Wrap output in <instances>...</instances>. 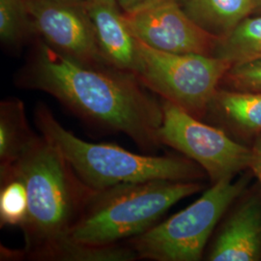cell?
<instances>
[{"instance_id":"6da1fadb","label":"cell","mask_w":261,"mask_h":261,"mask_svg":"<svg viewBox=\"0 0 261 261\" xmlns=\"http://www.w3.org/2000/svg\"><path fill=\"white\" fill-rule=\"evenodd\" d=\"M20 87L51 95L85 121L120 132L140 148L161 146L162 103L139 79L111 66L84 65L39 42L17 79Z\"/></svg>"},{"instance_id":"7a4b0ae2","label":"cell","mask_w":261,"mask_h":261,"mask_svg":"<svg viewBox=\"0 0 261 261\" xmlns=\"http://www.w3.org/2000/svg\"><path fill=\"white\" fill-rule=\"evenodd\" d=\"M8 167L19 174L28 190V218L20 228L25 258L56 260L71 240V230L94 190L84 184L42 135H37Z\"/></svg>"},{"instance_id":"3957f363","label":"cell","mask_w":261,"mask_h":261,"mask_svg":"<svg viewBox=\"0 0 261 261\" xmlns=\"http://www.w3.org/2000/svg\"><path fill=\"white\" fill-rule=\"evenodd\" d=\"M33 114L40 134L62 154L84 184L95 191L149 180L199 181L206 175L187 157L140 155L115 144L81 140L65 129L44 103H38Z\"/></svg>"},{"instance_id":"277c9868","label":"cell","mask_w":261,"mask_h":261,"mask_svg":"<svg viewBox=\"0 0 261 261\" xmlns=\"http://www.w3.org/2000/svg\"><path fill=\"white\" fill-rule=\"evenodd\" d=\"M202 188L198 181L149 180L94 190L70 238L94 246L128 241L158 224L172 206Z\"/></svg>"},{"instance_id":"5b68a950","label":"cell","mask_w":261,"mask_h":261,"mask_svg":"<svg viewBox=\"0 0 261 261\" xmlns=\"http://www.w3.org/2000/svg\"><path fill=\"white\" fill-rule=\"evenodd\" d=\"M233 178L212 184L194 203L126 243L139 259L200 260L215 227L247 188L248 176Z\"/></svg>"},{"instance_id":"8992f818","label":"cell","mask_w":261,"mask_h":261,"mask_svg":"<svg viewBox=\"0 0 261 261\" xmlns=\"http://www.w3.org/2000/svg\"><path fill=\"white\" fill-rule=\"evenodd\" d=\"M231 66L217 56L163 51L138 40L135 75L140 83L201 120Z\"/></svg>"},{"instance_id":"52a82bcc","label":"cell","mask_w":261,"mask_h":261,"mask_svg":"<svg viewBox=\"0 0 261 261\" xmlns=\"http://www.w3.org/2000/svg\"><path fill=\"white\" fill-rule=\"evenodd\" d=\"M163 122L159 140L194 161L211 183L235 177L250 168L252 148L232 139L225 130L204 123L176 105L162 101Z\"/></svg>"},{"instance_id":"ba28073f","label":"cell","mask_w":261,"mask_h":261,"mask_svg":"<svg viewBox=\"0 0 261 261\" xmlns=\"http://www.w3.org/2000/svg\"><path fill=\"white\" fill-rule=\"evenodd\" d=\"M33 31L58 53L82 64L109 66L98 47L85 0H25Z\"/></svg>"},{"instance_id":"9c48e42d","label":"cell","mask_w":261,"mask_h":261,"mask_svg":"<svg viewBox=\"0 0 261 261\" xmlns=\"http://www.w3.org/2000/svg\"><path fill=\"white\" fill-rule=\"evenodd\" d=\"M126 19L135 37L163 51L214 56L220 41L197 25L176 0H160Z\"/></svg>"},{"instance_id":"30bf717a","label":"cell","mask_w":261,"mask_h":261,"mask_svg":"<svg viewBox=\"0 0 261 261\" xmlns=\"http://www.w3.org/2000/svg\"><path fill=\"white\" fill-rule=\"evenodd\" d=\"M98 47L105 62L135 75L138 39L116 0H85Z\"/></svg>"},{"instance_id":"8fae6325","label":"cell","mask_w":261,"mask_h":261,"mask_svg":"<svg viewBox=\"0 0 261 261\" xmlns=\"http://www.w3.org/2000/svg\"><path fill=\"white\" fill-rule=\"evenodd\" d=\"M261 259V199L250 196L225 220L207 255L210 261Z\"/></svg>"},{"instance_id":"7c38bea8","label":"cell","mask_w":261,"mask_h":261,"mask_svg":"<svg viewBox=\"0 0 261 261\" xmlns=\"http://www.w3.org/2000/svg\"><path fill=\"white\" fill-rule=\"evenodd\" d=\"M204 119L234 137L254 140L261 134V92H241L220 87Z\"/></svg>"},{"instance_id":"4fadbf2b","label":"cell","mask_w":261,"mask_h":261,"mask_svg":"<svg viewBox=\"0 0 261 261\" xmlns=\"http://www.w3.org/2000/svg\"><path fill=\"white\" fill-rule=\"evenodd\" d=\"M182 7L197 25L220 39L253 15L252 0H187Z\"/></svg>"},{"instance_id":"5bb4252c","label":"cell","mask_w":261,"mask_h":261,"mask_svg":"<svg viewBox=\"0 0 261 261\" xmlns=\"http://www.w3.org/2000/svg\"><path fill=\"white\" fill-rule=\"evenodd\" d=\"M36 136L22 101L9 98L0 103V168L14 164Z\"/></svg>"},{"instance_id":"9a60e30c","label":"cell","mask_w":261,"mask_h":261,"mask_svg":"<svg viewBox=\"0 0 261 261\" xmlns=\"http://www.w3.org/2000/svg\"><path fill=\"white\" fill-rule=\"evenodd\" d=\"M214 56L231 65L261 59V15L248 17L227 36L220 39Z\"/></svg>"},{"instance_id":"2e32d148","label":"cell","mask_w":261,"mask_h":261,"mask_svg":"<svg viewBox=\"0 0 261 261\" xmlns=\"http://www.w3.org/2000/svg\"><path fill=\"white\" fill-rule=\"evenodd\" d=\"M28 213L27 186L11 168H0V225L21 228Z\"/></svg>"},{"instance_id":"e0dca14e","label":"cell","mask_w":261,"mask_h":261,"mask_svg":"<svg viewBox=\"0 0 261 261\" xmlns=\"http://www.w3.org/2000/svg\"><path fill=\"white\" fill-rule=\"evenodd\" d=\"M34 32L25 0H0V39L10 47H18Z\"/></svg>"},{"instance_id":"ac0fdd59","label":"cell","mask_w":261,"mask_h":261,"mask_svg":"<svg viewBox=\"0 0 261 261\" xmlns=\"http://www.w3.org/2000/svg\"><path fill=\"white\" fill-rule=\"evenodd\" d=\"M221 87L241 92H261V59L231 66Z\"/></svg>"},{"instance_id":"d6986e66","label":"cell","mask_w":261,"mask_h":261,"mask_svg":"<svg viewBox=\"0 0 261 261\" xmlns=\"http://www.w3.org/2000/svg\"><path fill=\"white\" fill-rule=\"evenodd\" d=\"M251 148L252 159L249 169H251L254 176L257 178L261 188V134L253 140Z\"/></svg>"},{"instance_id":"ffe728a7","label":"cell","mask_w":261,"mask_h":261,"mask_svg":"<svg viewBox=\"0 0 261 261\" xmlns=\"http://www.w3.org/2000/svg\"><path fill=\"white\" fill-rule=\"evenodd\" d=\"M158 1L160 0H116L123 13L126 15L137 13Z\"/></svg>"},{"instance_id":"44dd1931","label":"cell","mask_w":261,"mask_h":261,"mask_svg":"<svg viewBox=\"0 0 261 261\" xmlns=\"http://www.w3.org/2000/svg\"><path fill=\"white\" fill-rule=\"evenodd\" d=\"M253 15H261V0H252Z\"/></svg>"},{"instance_id":"7402d4cb","label":"cell","mask_w":261,"mask_h":261,"mask_svg":"<svg viewBox=\"0 0 261 261\" xmlns=\"http://www.w3.org/2000/svg\"><path fill=\"white\" fill-rule=\"evenodd\" d=\"M176 1H177V2H179V3H180V4L182 5V4H183V3L185 2V1H187V0H176Z\"/></svg>"}]
</instances>
